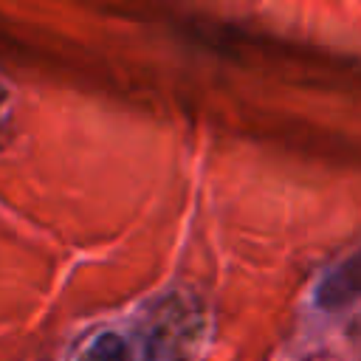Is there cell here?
Here are the masks:
<instances>
[{"label":"cell","instance_id":"1","mask_svg":"<svg viewBox=\"0 0 361 361\" xmlns=\"http://www.w3.org/2000/svg\"><path fill=\"white\" fill-rule=\"evenodd\" d=\"M209 333V310L192 290L152 296L135 319V350L141 361H195Z\"/></svg>","mask_w":361,"mask_h":361},{"label":"cell","instance_id":"2","mask_svg":"<svg viewBox=\"0 0 361 361\" xmlns=\"http://www.w3.org/2000/svg\"><path fill=\"white\" fill-rule=\"evenodd\" d=\"M361 302V245L322 274L313 288V305L322 313H341Z\"/></svg>","mask_w":361,"mask_h":361},{"label":"cell","instance_id":"3","mask_svg":"<svg viewBox=\"0 0 361 361\" xmlns=\"http://www.w3.org/2000/svg\"><path fill=\"white\" fill-rule=\"evenodd\" d=\"M138 350L133 338H127L118 330H102L93 338H87L76 355V361H135Z\"/></svg>","mask_w":361,"mask_h":361},{"label":"cell","instance_id":"4","mask_svg":"<svg viewBox=\"0 0 361 361\" xmlns=\"http://www.w3.org/2000/svg\"><path fill=\"white\" fill-rule=\"evenodd\" d=\"M8 102H11V96H8V87L0 82V121L8 116Z\"/></svg>","mask_w":361,"mask_h":361}]
</instances>
